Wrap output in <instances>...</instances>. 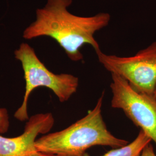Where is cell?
<instances>
[{"instance_id":"obj_1","label":"cell","mask_w":156,"mask_h":156,"mask_svg":"<svg viewBox=\"0 0 156 156\" xmlns=\"http://www.w3.org/2000/svg\"><path fill=\"white\" fill-rule=\"evenodd\" d=\"M73 0H48L45 5L36 10V19L23 34L24 39L49 37L65 50L73 62L83 58L81 48L90 45L95 51L101 50L95 39L97 31L107 26L111 20L108 13L91 16H80L68 11Z\"/></svg>"},{"instance_id":"obj_2","label":"cell","mask_w":156,"mask_h":156,"mask_svg":"<svg viewBox=\"0 0 156 156\" xmlns=\"http://www.w3.org/2000/svg\"><path fill=\"white\" fill-rule=\"evenodd\" d=\"M104 93L94 109L67 128L45 135L36 140L37 151L58 156H85L92 146H108L117 148L127 145L128 141L115 137L107 129L102 116Z\"/></svg>"},{"instance_id":"obj_3","label":"cell","mask_w":156,"mask_h":156,"mask_svg":"<svg viewBox=\"0 0 156 156\" xmlns=\"http://www.w3.org/2000/svg\"><path fill=\"white\" fill-rule=\"evenodd\" d=\"M15 57L21 62L26 81V90L22 104L14 116L19 121L28 119V98L34 90L44 86L52 90L61 102L68 100L78 89L79 79L68 73H51L41 62L33 48L23 43L15 51Z\"/></svg>"},{"instance_id":"obj_4","label":"cell","mask_w":156,"mask_h":156,"mask_svg":"<svg viewBox=\"0 0 156 156\" xmlns=\"http://www.w3.org/2000/svg\"><path fill=\"white\" fill-rule=\"evenodd\" d=\"M95 52L107 71L127 80L136 91L152 97L156 85V42L129 57L106 55L101 50Z\"/></svg>"},{"instance_id":"obj_5","label":"cell","mask_w":156,"mask_h":156,"mask_svg":"<svg viewBox=\"0 0 156 156\" xmlns=\"http://www.w3.org/2000/svg\"><path fill=\"white\" fill-rule=\"evenodd\" d=\"M111 105L127 116L156 144V101L153 97L134 89L122 76L112 73Z\"/></svg>"},{"instance_id":"obj_6","label":"cell","mask_w":156,"mask_h":156,"mask_svg":"<svg viewBox=\"0 0 156 156\" xmlns=\"http://www.w3.org/2000/svg\"><path fill=\"white\" fill-rule=\"evenodd\" d=\"M54 123L51 113H39L28 119L21 135L14 138L0 135V156H23L35 151L37 136L48 133Z\"/></svg>"},{"instance_id":"obj_7","label":"cell","mask_w":156,"mask_h":156,"mask_svg":"<svg viewBox=\"0 0 156 156\" xmlns=\"http://www.w3.org/2000/svg\"><path fill=\"white\" fill-rule=\"evenodd\" d=\"M151 138L142 130L135 140L127 145L115 148L102 156H140L146 145L151 144Z\"/></svg>"},{"instance_id":"obj_8","label":"cell","mask_w":156,"mask_h":156,"mask_svg":"<svg viewBox=\"0 0 156 156\" xmlns=\"http://www.w3.org/2000/svg\"><path fill=\"white\" fill-rule=\"evenodd\" d=\"M9 117L5 108H0V134L6 133L9 128Z\"/></svg>"},{"instance_id":"obj_9","label":"cell","mask_w":156,"mask_h":156,"mask_svg":"<svg viewBox=\"0 0 156 156\" xmlns=\"http://www.w3.org/2000/svg\"><path fill=\"white\" fill-rule=\"evenodd\" d=\"M140 156H156L153 147L151 144L146 146Z\"/></svg>"},{"instance_id":"obj_10","label":"cell","mask_w":156,"mask_h":156,"mask_svg":"<svg viewBox=\"0 0 156 156\" xmlns=\"http://www.w3.org/2000/svg\"><path fill=\"white\" fill-rule=\"evenodd\" d=\"M23 156H58L56 155H53V154H46V153H44L39 152L37 151H31L30 153H28L27 154L24 155Z\"/></svg>"},{"instance_id":"obj_11","label":"cell","mask_w":156,"mask_h":156,"mask_svg":"<svg viewBox=\"0 0 156 156\" xmlns=\"http://www.w3.org/2000/svg\"><path fill=\"white\" fill-rule=\"evenodd\" d=\"M153 98H154V100L156 101V85L155 86V88L154 90V91H153V95H152Z\"/></svg>"}]
</instances>
